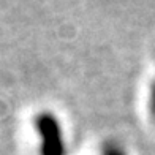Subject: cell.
<instances>
[{"label": "cell", "mask_w": 155, "mask_h": 155, "mask_svg": "<svg viewBox=\"0 0 155 155\" xmlns=\"http://www.w3.org/2000/svg\"><path fill=\"white\" fill-rule=\"evenodd\" d=\"M35 127L41 135V155H65V143L57 119L52 114L41 112L35 119Z\"/></svg>", "instance_id": "1"}, {"label": "cell", "mask_w": 155, "mask_h": 155, "mask_svg": "<svg viewBox=\"0 0 155 155\" xmlns=\"http://www.w3.org/2000/svg\"><path fill=\"white\" fill-rule=\"evenodd\" d=\"M103 155H125L124 149L116 143H109L103 147Z\"/></svg>", "instance_id": "2"}, {"label": "cell", "mask_w": 155, "mask_h": 155, "mask_svg": "<svg viewBox=\"0 0 155 155\" xmlns=\"http://www.w3.org/2000/svg\"><path fill=\"white\" fill-rule=\"evenodd\" d=\"M150 112H152V116L155 117V84L152 86V92H150Z\"/></svg>", "instance_id": "3"}]
</instances>
